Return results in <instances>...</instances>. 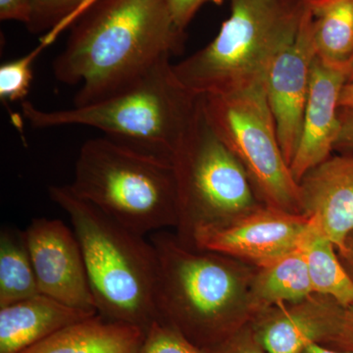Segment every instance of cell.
Returning a JSON list of instances; mask_svg holds the SVG:
<instances>
[{"label": "cell", "instance_id": "obj_1", "mask_svg": "<svg viewBox=\"0 0 353 353\" xmlns=\"http://www.w3.org/2000/svg\"><path fill=\"white\" fill-rule=\"evenodd\" d=\"M72 25L52 69L59 82L81 85L74 106L122 90L185 46L167 0H95Z\"/></svg>", "mask_w": 353, "mask_h": 353}, {"label": "cell", "instance_id": "obj_2", "mask_svg": "<svg viewBox=\"0 0 353 353\" xmlns=\"http://www.w3.org/2000/svg\"><path fill=\"white\" fill-rule=\"evenodd\" d=\"M150 241L157 255L155 305L159 320L202 350H213L236 333L240 316L254 312L252 278L226 255L185 248L176 234L159 231Z\"/></svg>", "mask_w": 353, "mask_h": 353}, {"label": "cell", "instance_id": "obj_3", "mask_svg": "<svg viewBox=\"0 0 353 353\" xmlns=\"http://www.w3.org/2000/svg\"><path fill=\"white\" fill-rule=\"evenodd\" d=\"M48 192L68 214L80 243L97 313L148 331L159 320L152 241L77 196L69 185H51Z\"/></svg>", "mask_w": 353, "mask_h": 353}, {"label": "cell", "instance_id": "obj_4", "mask_svg": "<svg viewBox=\"0 0 353 353\" xmlns=\"http://www.w3.org/2000/svg\"><path fill=\"white\" fill-rule=\"evenodd\" d=\"M171 57L162 58L127 87L101 101L59 110H41L22 102L36 129L85 126L145 152L171 158L196 117L201 97L183 87Z\"/></svg>", "mask_w": 353, "mask_h": 353}, {"label": "cell", "instance_id": "obj_5", "mask_svg": "<svg viewBox=\"0 0 353 353\" xmlns=\"http://www.w3.org/2000/svg\"><path fill=\"white\" fill-rule=\"evenodd\" d=\"M229 18L205 48L174 64L183 87L199 97L266 87L279 55L294 43L306 0H229Z\"/></svg>", "mask_w": 353, "mask_h": 353}, {"label": "cell", "instance_id": "obj_6", "mask_svg": "<svg viewBox=\"0 0 353 353\" xmlns=\"http://www.w3.org/2000/svg\"><path fill=\"white\" fill-rule=\"evenodd\" d=\"M69 187L77 196L141 236L178 223L171 158L108 137L83 143Z\"/></svg>", "mask_w": 353, "mask_h": 353}, {"label": "cell", "instance_id": "obj_7", "mask_svg": "<svg viewBox=\"0 0 353 353\" xmlns=\"http://www.w3.org/2000/svg\"><path fill=\"white\" fill-rule=\"evenodd\" d=\"M171 161L178 196L176 236L185 248H192L196 232L227 226L261 206L243 165L206 119L201 97Z\"/></svg>", "mask_w": 353, "mask_h": 353}, {"label": "cell", "instance_id": "obj_8", "mask_svg": "<svg viewBox=\"0 0 353 353\" xmlns=\"http://www.w3.org/2000/svg\"><path fill=\"white\" fill-rule=\"evenodd\" d=\"M209 124L243 165L264 205L303 214L301 189L279 143L266 87L230 95H201Z\"/></svg>", "mask_w": 353, "mask_h": 353}, {"label": "cell", "instance_id": "obj_9", "mask_svg": "<svg viewBox=\"0 0 353 353\" xmlns=\"http://www.w3.org/2000/svg\"><path fill=\"white\" fill-rule=\"evenodd\" d=\"M311 227L305 214L261 205L227 226L196 232L192 248L263 267L301 248Z\"/></svg>", "mask_w": 353, "mask_h": 353}, {"label": "cell", "instance_id": "obj_10", "mask_svg": "<svg viewBox=\"0 0 353 353\" xmlns=\"http://www.w3.org/2000/svg\"><path fill=\"white\" fill-rule=\"evenodd\" d=\"M24 234L39 292L71 307L97 313L73 229L59 219L37 218Z\"/></svg>", "mask_w": 353, "mask_h": 353}, {"label": "cell", "instance_id": "obj_11", "mask_svg": "<svg viewBox=\"0 0 353 353\" xmlns=\"http://www.w3.org/2000/svg\"><path fill=\"white\" fill-rule=\"evenodd\" d=\"M315 57L313 17L306 4L296 39L275 60L266 83L279 143L290 166L301 139Z\"/></svg>", "mask_w": 353, "mask_h": 353}, {"label": "cell", "instance_id": "obj_12", "mask_svg": "<svg viewBox=\"0 0 353 353\" xmlns=\"http://www.w3.org/2000/svg\"><path fill=\"white\" fill-rule=\"evenodd\" d=\"M350 78L347 72L327 66L315 57L301 139L290 166L297 183L334 150L341 132V94Z\"/></svg>", "mask_w": 353, "mask_h": 353}, {"label": "cell", "instance_id": "obj_13", "mask_svg": "<svg viewBox=\"0 0 353 353\" xmlns=\"http://www.w3.org/2000/svg\"><path fill=\"white\" fill-rule=\"evenodd\" d=\"M303 213L339 253L353 232V154L330 157L309 170L299 183Z\"/></svg>", "mask_w": 353, "mask_h": 353}, {"label": "cell", "instance_id": "obj_14", "mask_svg": "<svg viewBox=\"0 0 353 353\" xmlns=\"http://www.w3.org/2000/svg\"><path fill=\"white\" fill-rule=\"evenodd\" d=\"M345 307L327 299L312 297L292 307H281L260 325L255 338L267 353H303L310 343L332 341Z\"/></svg>", "mask_w": 353, "mask_h": 353}, {"label": "cell", "instance_id": "obj_15", "mask_svg": "<svg viewBox=\"0 0 353 353\" xmlns=\"http://www.w3.org/2000/svg\"><path fill=\"white\" fill-rule=\"evenodd\" d=\"M97 314L39 294L0 307V353H21L59 330Z\"/></svg>", "mask_w": 353, "mask_h": 353}, {"label": "cell", "instance_id": "obj_16", "mask_svg": "<svg viewBox=\"0 0 353 353\" xmlns=\"http://www.w3.org/2000/svg\"><path fill=\"white\" fill-rule=\"evenodd\" d=\"M145 336L139 327L97 313L21 353H138Z\"/></svg>", "mask_w": 353, "mask_h": 353}, {"label": "cell", "instance_id": "obj_17", "mask_svg": "<svg viewBox=\"0 0 353 353\" xmlns=\"http://www.w3.org/2000/svg\"><path fill=\"white\" fill-rule=\"evenodd\" d=\"M306 4L313 17L316 57L352 77L353 0H306Z\"/></svg>", "mask_w": 353, "mask_h": 353}, {"label": "cell", "instance_id": "obj_18", "mask_svg": "<svg viewBox=\"0 0 353 353\" xmlns=\"http://www.w3.org/2000/svg\"><path fill=\"white\" fill-rule=\"evenodd\" d=\"M250 294L254 312L273 304L301 303L312 296L303 245L285 256L259 267V273L252 278Z\"/></svg>", "mask_w": 353, "mask_h": 353}, {"label": "cell", "instance_id": "obj_19", "mask_svg": "<svg viewBox=\"0 0 353 353\" xmlns=\"http://www.w3.org/2000/svg\"><path fill=\"white\" fill-rule=\"evenodd\" d=\"M303 248L313 294L334 299L345 308L353 306V280L336 256V246L319 231L313 219Z\"/></svg>", "mask_w": 353, "mask_h": 353}, {"label": "cell", "instance_id": "obj_20", "mask_svg": "<svg viewBox=\"0 0 353 353\" xmlns=\"http://www.w3.org/2000/svg\"><path fill=\"white\" fill-rule=\"evenodd\" d=\"M41 294L24 231H0V307Z\"/></svg>", "mask_w": 353, "mask_h": 353}, {"label": "cell", "instance_id": "obj_21", "mask_svg": "<svg viewBox=\"0 0 353 353\" xmlns=\"http://www.w3.org/2000/svg\"><path fill=\"white\" fill-rule=\"evenodd\" d=\"M95 0H32V16L26 26L32 34H46L43 46L51 41L67 23L74 22Z\"/></svg>", "mask_w": 353, "mask_h": 353}, {"label": "cell", "instance_id": "obj_22", "mask_svg": "<svg viewBox=\"0 0 353 353\" xmlns=\"http://www.w3.org/2000/svg\"><path fill=\"white\" fill-rule=\"evenodd\" d=\"M41 46L29 54L6 62L0 67V99L2 101H25L32 80V65Z\"/></svg>", "mask_w": 353, "mask_h": 353}, {"label": "cell", "instance_id": "obj_23", "mask_svg": "<svg viewBox=\"0 0 353 353\" xmlns=\"http://www.w3.org/2000/svg\"><path fill=\"white\" fill-rule=\"evenodd\" d=\"M138 353H208L188 340L178 330L161 320L145 332Z\"/></svg>", "mask_w": 353, "mask_h": 353}, {"label": "cell", "instance_id": "obj_24", "mask_svg": "<svg viewBox=\"0 0 353 353\" xmlns=\"http://www.w3.org/2000/svg\"><path fill=\"white\" fill-rule=\"evenodd\" d=\"M220 0H167L174 22L181 31L185 32L194 16L208 2Z\"/></svg>", "mask_w": 353, "mask_h": 353}, {"label": "cell", "instance_id": "obj_25", "mask_svg": "<svg viewBox=\"0 0 353 353\" xmlns=\"http://www.w3.org/2000/svg\"><path fill=\"white\" fill-rule=\"evenodd\" d=\"M208 353H267L264 348L252 334L234 333L224 343H221L213 350H208Z\"/></svg>", "mask_w": 353, "mask_h": 353}, {"label": "cell", "instance_id": "obj_26", "mask_svg": "<svg viewBox=\"0 0 353 353\" xmlns=\"http://www.w3.org/2000/svg\"><path fill=\"white\" fill-rule=\"evenodd\" d=\"M32 16V0H0V20L15 21L25 26Z\"/></svg>", "mask_w": 353, "mask_h": 353}, {"label": "cell", "instance_id": "obj_27", "mask_svg": "<svg viewBox=\"0 0 353 353\" xmlns=\"http://www.w3.org/2000/svg\"><path fill=\"white\" fill-rule=\"evenodd\" d=\"M339 117L341 132L334 150L350 152L353 150V108H340Z\"/></svg>", "mask_w": 353, "mask_h": 353}, {"label": "cell", "instance_id": "obj_28", "mask_svg": "<svg viewBox=\"0 0 353 353\" xmlns=\"http://www.w3.org/2000/svg\"><path fill=\"white\" fill-rule=\"evenodd\" d=\"M331 341L353 352V306L345 308L338 333Z\"/></svg>", "mask_w": 353, "mask_h": 353}, {"label": "cell", "instance_id": "obj_29", "mask_svg": "<svg viewBox=\"0 0 353 353\" xmlns=\"http://www.w3.org/2000/svg\"><path fill=\"white\" fill-rule=\"evenodd\" d=\"M339 254L341 255L343 266L353 280V232L345 241V250Z\"/></svg>", "mask_w": 353, "mask_h": 353}, {"label": "cell", "instance_id": "obj_30", "mask_svg": "<svg viewBox=\"0 0 353 353\" xmlns=\"http://www.w3.org/2000/svg\"><path fill=\"white\" fill-rule=\"evenodd\" d=\"M340 108H353V80L348 81L341 94Z\"/></svg>", "mask_w": 353, "mask_h": 353}, {"label": "cell", "instance_id": "obj_31", "mask_svg": "<svg viewBox=\"0 0 353 353\" xmlns=\"http://www.w3.org/2000/svg\"><path fill=\"white\" fill-rule=\"evenodd\" d=\"M303 353H353V352H336V350H328L318 345V343H310L304 348Z\"/></svg>", "mask_w": 353, "mask_h": 353}, {"label": "cell", "instance_id": "obj_32", "mask_svg": "<svg viewBox=\"0 0 353 353\" xmlns=\"http://www.w3.org/2000/svg\"><path fill=\"white\" fill-rule=\"evenodd\" d=\"M350 80H353V74H352V79H350Z\"/></svg>", "mask_w": 353, "mask_h": 353}]
</instances>
